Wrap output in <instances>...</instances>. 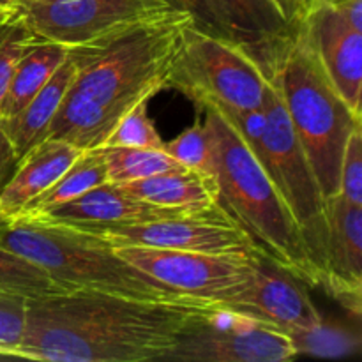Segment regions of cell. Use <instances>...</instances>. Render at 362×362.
Returning <instances> with one entry per match:
<instances>
[{
  "instance_id": "cell-14",
  "label": "cell",
  "mask_w": 362,
  "mask_h": 362,
  "mask_svg": "<svg viewBox=\"0 0 362 362\" xmlns=\"http://www.w3.org/2000/svg\"><path fill=\"white\" fill-rule=\"evenodd\" d=\"M320 288L354 317L362 310V205L327 198V244Z\"/></svg>"
},
{
  "instance_id": "cell-16",
  "label": "cell",
  "mask_w": 362,
  "mask_h": 362,
  "mask_svg": "<svg viewBox=\"0 0 362 362\" xmlns=\"http://www.w3.org/2000/svg\"><path fill=\"white\" fill-rule=\"evenodd\" d=\"M235 41L255 57L267 76L278 69L299 25H292L276 0H221Z\"/></svg>"
},
{
  "instance_id": "cell-12",
  "label": "cell",
  "mask_w": 362,
  "mask_h": 362,
  "mask_svg": "<svg viewBox=\"0 0 362 362\" xmlns=\"http://www.w3.org/2000/svg\"><path fill=\"white\" fill-rule=\"evenodd\" d=\"M212 306L243 313L285 334L322 320L320 311L308 296L306 285L260 253L255 257V276L250 286L239 296Z\"/></svg>"
},
{
  "instance_id": "cell-1",
  "label": "cell",
  "mask_w": 362,
  "mask_h": 362,
  "mask_svg": "<svg viewBox=\"0 0 362 362\" xmlns=\"http://www.w3.org/2000/svg\"><path fill=\"white\" fill-rule=\"evenodd\" d=\"M198 300H144L60 292L27 300L18 359L52 362L163 361Z\"/></svg>"
},
{
  "instance_id": "cell-9",
  "label": "cell",
  "mask_w": 362,
  "mask_h": 362,
  "mask_svg": "<svg viewBox=\"0 0 362 362\" xmlns=\"http://www.w3.org/2000/svg\"><path fill=\"white\" fill-rule=\"evenodd\" d=\"M296 357L285 332L237 311L200 303L163 361L285 362Z\"/></svg>"
},
{
  "instance_id": "cell-21",
  "label": "cell",
  "mask_w": 362,
  "mask_h": 362,
  "mask_svg": "<svg viewBox=\"0 0 362 362\" xmlns=\"http://www.w3.org/2000/svg\"><path fill=\"white\" fill-rule=\"evenodd\" d=\"M106 182H108V173H106V161L103 148L95 147L90 148V151H85L74 161V165L52 187H48L45 193L39 194L35 200H32L20 216L42 214V212L67 204V202L74 200V198L81 197L87 191Z\"/></svg>"
},
{
  "instance_id": "cell-10",
  "label": "cell",
  "mask_w": 362,
  "mask_h": 362,
  "mask_svg": "<svg viewBox=\"0 0 362 362\" xmlns=\"http://www.w3.org/2000/svg\"><path fill=\"white\" fill-rule=\"evenodd\" d=\"M113 250L122 260L177 296L205 304L239 296L255 276L257 253H200L144 246H115Z\"/></svg>"
},
{
  "instance_id": "cell-28",
  "label": "cell",
  "mask_w": 362,
  "mask_h": 362,
  "mask_svg": "<svg viewBox=\"0 0 362 362\" xmlns=\"http://www.w3.org/2000/svg\"><path fill=\"white\" fill-rule=\"evenodd\" d=\"M338 194L362 205V126H357L345 145L339 166Z\"/></svg>"
},
{
  "instance_id": "cell-24",
  "label": "cell",
  "mask_w": 362,
  "mask_h": 362,
  "mask_svg": "<svg viewBox=\"0 0 362 362\" xmlns=\"http://www.w3.org/2000/svg\"><path fill=\"white\" fill-rule=\"evenodd\" d=\"M60 292L64 290L42 269L0 246V293L28 300Z\"/></svg>"
},
{
  "instance_id": "cell-15",
  "label": "cell",
  "mask_w": 362,
  "mask_h": 362,
  "mask_svg": "<svg viewBox=\"0 0 362 362\" xmlns=\"http://www.w3.org/2000/svg\"><path fill=\"white\" fill-rule=\"evenodd\" d=\"M193 214H202V212H186L177 211V209L158 207V205L133 197L117 184L106 182L87 191V193L74 198V200L67 202V204L49 209L42 214L20 216V218H32L39 219V221L57 223V225L88 228V226L136 225V223L159 221V219L182 218V216Z\"/></svg>"
},
{
  "instance_id": "cell-33",
  "label": "cell",
  "mask_w": 362,
  "mask_h": 362,
  "mask_svg": "<svg viewBox=\"0 0 362 362\" xmlns=\"http://www.w3.org/2000/svg\"><path fill=\"white\" fill-rule=\"evenodd\" d=\"M9 221H11V219L7 218V216L4 214V211H2V209H0V232H2V230L6 228V226H7V223H9Z\"/></svg>"
},
{
  "instance_id": "cell-19",
  "label": "cell",
  "mask_w": 362,
  "mask_h": 362,
  "mask_svg": "<svg viewBox=\"0 0 362 362\" xmlns=\"http://www.w3.org/2000/svg\"><path fill=\"white\" fill-rule=\"evenodd\" d=\"M76 71L78 64L69 53L66 62L55 71L48 83L25 105L21 112L9 119H2L6 133L18 158L30 151L42 138L48 136L49 124L55 119L74 76H76Z\"/></svg>"
},
{
  "instance_id": "cell-8",
  "label": "cell",
  "mask_w": 362,
  "mask_h": 362,
  "mask_svg": "<svg viewBox=\"0 0 362 362\" xmlns=\"http://www.w3.org/2000/svg\"><path fill=\"white\" fill-rule=\"evenodd\" d=\"M14 7L41 41L57 42L69 53L103 48L179 9L172 0H20Z\"/></svg>"
},
{
  "instance_id": "cell-27",
  "label": "cell",
  "mask_w": 362,
  "mask_h": 362,
  "mask_svg": "<svg viewBox=\"0 0 362 362\" xmlns=\"http://www.w3.org/2000/svg\"><path fill=\"white\" fill-rule=\"evenodd\" d=\"M27 299L0 293V357L18 359L25 329Z\"/></svg>"
},
{
  "instance_id": "cell-17",
  "label": "cell",
  "mask_w": 362,
  "mask_h": 362,
  "mask_svg": "<svg viewBox=\"0 0 362 362\" xmlns=\"http://www.w3.org/2000/svg\"><path fill=\"white\" fill-rule=\"evenodd\" d=\"M85 151L55 136L42 138L18 161L13 175L0 189V209L18 218L32 200L52 187Z\"/></svg>"
},
{
  "instance_id": "cell-29",
  "label": "cell",
  "mask_w": 362,
  "mask_h": 362,
  "mask_svg": "<svg viewBox=\"0 0 362 362\" xmlns=\"http://www.w3.org/2000/svg\"><path fill=\"white\" fill-rule=\"evenodd\" d=\"M173 4L189 13L193 25L202 32L237 42L221 0H173Z\"/></svg>"
},
{
  "instance_id": "cell-5",
  "label": "cell",
  "mask_w": 362,
  "mask_h": 362,
  "mask_svg": "<svg viewBox=\"0 0 362 362\" xmlns=\"http://www.w3.org/2000/svg\"><path fill=\"white\" fill-rule=\"evenodd\" d=\"M278 83L293 131L303 145L325 198L338 194L339 166L350 134L362 126L322 67L303 27L297 28L278 69Z\"/></svg>"
},
{
  "instance_id": "cell-25",
  "label": "cell",
  "mask_w": 362,
  "mask_h": 362,
  "mask_svg": "<svg viewBox=\"0 0 362 362\" xmlns=\"http://www.w3.org/2000/svg\"><path fill=\"white\" fill-rule=\"evenodd\" d=\"M163 151L184 168L197 170L205 175L214 177V141L205 120L204 122L198 120L172 141H165Z\"/></svg>"
},
{
  "instance_id": "cell-31",
  "label": "cell",
  "mask_w": 362,
  "mask_h": 362,
  "mask_svg": "<svg viewBox=\"0 0 362 362\" xmlns=\"http://www.w3.org/2000/svg\"><path fill=\"white\" fill-rule=\"evenodd\" d=\"M278 6L281 7L283 14L292 25H299L303 18L306 16L313 0H276Z\"/></svg>"
},
{
  "instance_id": "cell-36",
  "label": "cell",
  "mask_w": 362,
  "mask_h": 362,
  "mask_svg": "<svg viewBox=\"0 0 362 362\" xmlns=\"http://www.w3.org/2000/svg\"><path fill=\"white\" fill-rule=\"evenodd\" d=\"M172 2H173V0H172ZM173 6H175V4H173ZM175 7H177V6H175Z\"/></svg>"
},
{
  "instance_id": "cell-7",
  "label": "cell",
  "mask_w": 362,
  "mask_h": 362,
  "mask_svg": "<svg viewBox=\"0 0 362 362\" xmlns=\"http://www.w3.org/2000/svg\"><path fill=\"white\" fill-rule=\"evenodd\" d=\"M271 78L239 42L205 34L193 23L184 30L168 87L197 103L198 108L251 112L265 103Z\"/></svg>"
},
{
  "instance_id": "cell-13",
  "label": "cell",
  "mask_w": 362,
  "mask_h": 362,
  "mask_svg": "<svg viewBox=\"0 0 362 362\" xmlns=\"http://www.w3.org/2000/svg\"><path fill=\"white\" fill-rule=\"evenodd\" d=\"M300 27L334 87L362 117V32L345 20L334 4L324 0L311 2Z\"/></svg>"
},
{
  "instance_id": "cell-6",
  "label": "cell",
  "mask_w": 362,
  "mask_h": 362,
  "mask_svg": "<svg viewBox=\"0 0 362 362\" xmlns=\"http://www.w3.org/2000/svg\"><path fill=\"white\" fill-rule=\"evenodd\" d=\"M269 78L271 83L264 103L265 127L258 144L251 148L292 212L320 286L327 244V198L293 131L278 83Z\"/></svg>"
},
{
  "instance_id": "cell-20",
  "label": "cell",
  "mask_w": 362,
  "mask_h": 362,
  "mask_svg": "<svg viewBox=\"0 0 362 362\" xmlns=\"http://www.w3.org/2000/svg\"><path fill=\"white\" fill-rule=\"evenodd\" d=\"M69 57V49L57 42L41 41L32 46L16 64L9 87L0 105V117L9 119L25 108L28 101L48 83L55 71Z\"/></svg>"
},
{
  "instance_id": "cell-3",
  "label": "cell",
  "mask_w": 362,
  "mask_h": 362,
  "mask_svg": "<svg viewBox=\"0 0 362 362\" xmlns=\"http://www.w3.org/2000/svg\"><path fill=\"white\" fill-rule=\"evenodd\" d=\"M204 112L214 141V179L221 207L247 233L257 253L306 286H318L303 233L253 148L223 113L214 108Z\"/></svg>"
},
{
  "instance_id": "cell-22",
  "label": "cell",
  "mask_w": 362,
  "mask_h": 362,
  "mask_svg": "<svg viewBox=\"0 0 362 362\" xmlns=\"http://www.w3.org/2000/svg\"><path fill=\"white\" fill-rule=\"evenodd\" d=\"M297 356H311L320 359H343L361 352L362 338L359 325L338 324L322 318L311 327L293 329L286 334Z\"/></svg>"
},
{
  "instance_id": "cell-34",
  "label": "cell",
  "mask_w": 362,
  "mask_h": 362,
  "mask_svg": "<svg viewBox=\"0 0 362 362\" xmlns=\"http://www.w3.org/2000/svg\"><path fill=\"white\" fill-rule=\"evenodd\" d=\"M20 0H0V6L4 7H14Z\"/></svg>"
},
{
  "instance_id": "cell-26",
  "label": "cell",
  "mask_w": 362,
  "mask_h": 362,
  "mask_svg": "<svg viewBox=\"0 0 362 362\" xmlns=\"http://www.w3.org/2000/svg\"><path fill=\"white\" fill-rule=\"evenodd\" d=\"M147 103L133 106L122 119L115 124L101 147H136V148H163V138L159 136L154 122L147 113Z\"/></svg>"
},
{
  "instance_id": "cell-30",
  "label": "cell",
  "mask_w": 362,
  "mask_h": 362,
  "mask_svg": "<svg viewBox=\"0 0 362 362\" xmlns=\"http://www.w3.org/2000/svg\"><path fill=\"white\" fill-rule=\"evenodd\" d=\"M18 161H20V158L14 152L13 144H11L9 136L6 133V127H4V120L0 117V189L11 179Z\"/></svg>"
},
{
  "instance_id": "cell-11",
  "label": "cell",
  "mask_w": 362,
  "mask_h": 362,
  "mask_svg": "<svg viewBox=\"0 0 362 362\" xmlns=\"http://www.w3.org/2000/svg\"><path fill=\"white\" fill-rule=\"evenodd\" d=\"M110 246H144L200 253H257L247 233L225 209L119 226H88Z\"/></svg>"
},
{
  "instance_id": "cell-23",
  "label": "cell",
  "mask_w": 362,
  "mask_h": 362,
  "mask_svg": "<svg viewBox=\"0 0 362 362\" xmlns=\"http://www.w3.org/2000/svg\"><path fill=\"white\" fill-rule=\"evenodd\" d=\"M106 161L108 182L126 184L144 180L159 173L184 168L163 148L101 147Z\"/></svg>"
},
{
  "instance_id": "cell-4",
  "label": "cell",
  "mask_w": 362,
  "mask_h": 362,
  "mask_svg": "<svg viewBox=\"0 0 362 362\" xmlns=\"http://www.w3.org/2000/svg\"><path fill=\"white\" fill-rule=\"evenodd\" d=\"M0 246L27 258L64 292L113 293L144 300H184L115 253L106 240L76 226L14 218L0 232Z\"/></svg>"
},
{
  "instance_id": "cell-2",
  "label": "cell",
  "mask_w": 362,
  "mask_h": 362,
  "mask_svg": "<svg viewBox=\"0 0 362 362\" xmlns=\"http://www.w3.org/2000/svg\"><path fill=\"white\" fill-rule=\"evenodd\" d=\"M193 23L189 13L170 11L103 48L71 53L78 71L48 129V136L81 151L101 147L124 113L168 88L170 73Z\"/></svg>"
},
{
  "instance_id": "cell-32",
  "label": "cell",
  "mask_w": 362,
  "mask_h": 362,
  "mask_svg": "<svg viewBox=\"0 0 362 362\" xmlns=\"http://www.w3.org/2000/svg\"><path fill=\"white\" fill-rule=\"evenodd\" d=\"M334 6L356 30L362 32V0H341Z\"/></svg>"
},
{
  "instance_id": "cell-35",
  "label": "cell",
  "mask_w": 362,
  "mask_h": 362,
  "mask_svg": "<svg viewBox=\"0 0 362 362\" xmlns=\"http://www.w3.org/2000/svg\"><path fill=\"white\" fill-rule=\"evenodd\" d=\"M324 2H331V4H336V2H341V0H324Z\"/></svg>"
},
{
  "instance_id": "cell-18",
  "label": "cell",
  "mask_w": 362,
  "mask_h": 362,
  "mask_svg": "<svg viewBox=\"0 0 362 362\" xmlns=\"http://www.w3.org/2000/svg\"><path fill=\"white\" fill-rule=\"evenodd\" d=\"M117 186L158 207L186 212H207L221 209L216 179L197 170H172L148 179L117 184Z\"/></svg>"
}]
</instances>
